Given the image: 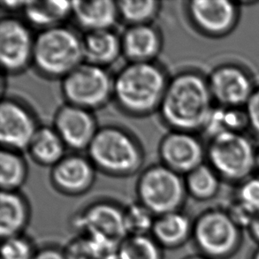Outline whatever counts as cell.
<instances>
[{"label": "cell", "instance_id": "7c38bea8", "mask_svg": "<svg viewBox=\"0 0 259 259\" xmlns=\"http://www.w3.org/2000/svg\"><path fill=\"white\" fill-rule=\"evenodd\" d=\"M158 154L161 164L179 175H186L203 164L206 151L191 132L171 130L160 142Z\"/></svg>", "mask_w": 259, "mask_h": 259}, {"label": "cell", "instance_id": "d4e9b609", "mask_svg": "<svg viewBox=\"0 0 259 259\" xmlns=\"http://www.w3.org/2000/svg\"><path fill=\"white\" fill-rule=\"evenodd\" d=\"M246 126H249V121L245 111L220 106L212 108L203 130L212 138L221 134L241 133Z\"/></svg>", "mask_w": 259, "mask_h": 259}, {"label": "cell", "instance_id": "4fadbf2b", "mask_svg": "<svg viewBox=\"0 0 259 259\" xmlns=\"http://www.w3.org/2000/svg\"><path fill=\"white\" fill-rule=\"evenodd\" d=\"M53 126L67 149L75 152L87 151L99 128L93 112L67 103L58 109Z\"/></svg>", "mask_w": 259, "mask_h": 259}, {"label": "cell", "instance_id": "8992f818", "mask_svg": "<svg viewBox=\"0 0 259 259\" xmlns=\"http://www.w3.org/2000/svg\"><path fill=\"white\" fill-rule=\"evenodd\" d=\"M256 150L242 133H224L210 138L206 157L221 178L244 182L256 170Z\"/></svg>", "mask_w": 259, "mask_h": 259}, {"label": "cell", "instance_id": "603a6c76", "mask_svg": "<svg viewBox=\"0 0 259 259\" xmlns=\"http://www.w3.org/2000/svg\"><path fill=\"white\" fill-rule=\"evenodd\" d=\"M67 149L53 126H41L32 138L27 151L36 164L53 167L66 156Z\"/></svg>", "mask_w": 259, "mask_h": 259}, {"label": "cell", "instance_id": "cb8c5ba5", "mask_svg": "<svg viewBox=\"0 0 259 259\" xmlns=\"http://www.w3.org/2000/svg\"><path fill=\"white\" fill-rule=\"evenodd\" d=\"M28 177V166L20 151L1 149L0 186L1 191H19Z\"/></svg>", "mask_w": 259, "mask_h": 259}, {"label": "cell", "instance_id": "6da1fadb", "mask_svg": "<svg viewBox=\"0 0 259 259\" xmlns=\"http://www.w3.org/2000/svg\"><path fill=\"white\" fill-rule=\"evenodd\" d=\"M212 101L207 79L196 71H181L169 79L158 112L171 130L193 133L203 130Z\"/></svg>", "mask_w": 259, "mask_h": 259}, {"label": "cell", "instance_id": "8d00e7d4", "mask_svg": "<svg viewBox=\"0 0 259 259\" xmlns=\"http://www.w3.org/2000/svg\"><path fill=\"white\" fill-rule=\"evenodd\" d=\"M256 170H257V172H259V149L256 151Z\"/></svg>", "mask_w": 259, "mask_h": 259}, {"label": "cell", "instance_id": "4dcf8cb0", "mask_svg": "<svg viewBox=\"0 0 259 259\" xmlns=\"http://www.w3.org/2000/svg\"><path fill=\"white\" fill-rule=\"evenodd\" d=\"M253 215L259 213V177L247 179L238 190V202Z\"/></svg>", "mask_w": 259, "mask_h": 259}, {"label": "cell", "instance_id": "d590c367", "mask_svg": "<svg viewBox=\"0 0 259 259\" xmlns=\"http://www.w3.org/2000/svg\"><path fill=\"white\" fill-rule=\"evenodd\" d=\"M183 259H211L210 257H208V256H204V255H202V254H197V255H191V256H187L185 258Z\"/></svg>", "mask_w": 259, "mask_h": 259}, {"label": "cell", "instance_id": "7a4b0ae2", "mask_svg": "<svg viewBox=\"0 0 259 259\" xmlns=\"http://www.w3.org/2000/svg\"><path fill=\"white\" fill-rule=\"evenodd\" d=\"M169 79L155 61L128 62L113 76L112 99L127 115H150L158 112Z\"/></svg>", "mask_w": 259, "mask_h": 259}, {"label": "cell", "instance_id": "3957f363", "mask_svg": "<svg viewBox=\"0 0 259 259\" xmlns=\"http://www.w3.org/2000/svg\"><path fill=\"white\" fill-rule=\"evenodd\" d=\"M87 154L97 170L113 177L137 174L144 160L140 142L128 130L117 125L100 126Z\"/></svg>", "mask_w": 259, "mask_h": 259}, {"label": "cell", "instance_id": "74e56055", "mask_svg": "<svg viewBox=\"0 0 259 259\" xmlns=\"http://www.w3.org/2000/svg\"><path fill=\"white\" fill-rule=\"evenodd\" d=\"M251 259H259V248L253 254L252 258Z\"/></svg>", "mask_w": 259, "mask_h": 259}, {"label": "cell", "instance_id": "f546056e", "mask_svg": "<svg viewBox=\"0 0 259 259\" xmlns=\"http://www.w3.org/2000/svg\"><path fill=\"white\" fill-rule=\"evenodd\" d=\"M1 259H33L37 249L24 235L2 240Z\"/></svg>", "mask_w": 259, "mask_h": 259}, {"label": "cell", "instance_id": "277c9868", "mask_svg": "<svg viewBox=\"0 0 259 259\" xmlns=\"http://www.w3.org/2000/svg\"><path fill=\"white\" fill-rule=\"evenodd\" d=\"M82 62V36L73 28L60 25L35 35L32 64L42 76L62 80Z\"/></svg>", "mask_w": 259, "mask_h": 259}, {"label": "cell", "instance_id": "e575fe53", "mask_svg": "<svg viewBox=\"0 0 259 259\" xmlns=\"http://www.w3.org/2000/svg\"><path fill=\"white\" fill-rule=\"evenodd\" d=\"M25 3H26V1H1L3 7L7 9H12V10L21 9L22 11Z\"/></svg>", "mask_w": 259, "mask_h": 259}, {"label": "cell", "instance_id": "f1b7e54d", "mask_svg": "<svg viewBox=\"0 0 259 259\" xmlns=\"http://www.w3.org/2000/svg\"><path fill=\"white\" fill-rule=\"evenodd\" d=\"M156 216L138 201L124 209V223L127 235H151Z\"/></svg>", "mask_w": 259, "mask_h": 259}, {"label": "cell", "instance_id": "ffe728a7", "mask_svg": "<svg viewBox=\"0 0 259 259\" xmlns=\"http://www.w3.org/2000/svg\"><path fill=\"white\" fill-rule=\"evenodd\" d=\"M82 46L84 61L105 68L122 55L121 36L113 29L85 33Z\"/></svg>", "mask_w": 259, "mask_h": 259}, {"label": "cell", "instance_id": "52a82bcc", "mask_svg": "<svg viewBox=\"0 0 259 259\" xmlns=\"http://www.w3.org/2000/svg\"><path fill=\"white\" fill-rule=\"evenodd\" d=\"M61 92L67 104L93 112L112 99L113 76L84 61L62 79Z\"/></svg>", "mask_w": 259, "mask_h": 259}, {"label": "cell", "instance_id": "9a60e30c", "mask_svg": "<svg viewBox=\"0 0 259 259\" xmlns=\"http://www.w3.org/2000/svg\"><path fill=\"white\" fill-rule=\"evenodd\" d=\"M192 24L203 34L226 35L235 26L238 9L229 0H193L186 7Z\"/></svg>", "mask_w": 259, "mask_h": 259}, {"label": "cell", "instance_id": "ac0fdd59", "mask_svg": "<svg viewBox=\"0 0 259 259\" xmlns=\"http://www.w3.org/2000/svg\"><path fill=\"white\" fill-rule=\"evenodd\" d=\"M71 17L85 33L113 29L119 20L117 1H72Z\"/></svg>", "mask_w": 259, "mask_h": 259}, {"label": "cell", "instance_id": "836d02e7", "mask_svg": "<svg viewBox=\"0 0 259 259\" xmlns=\"http://www.w3.org/2000/svg\"><path fill=\"white\" fill-rule=\"evenodd\" d=\"M248 228L254 240L259 243V213L254 216Z\"/></svg>", "mask_w": 259, "mask_h": 259}, {"label": "cell", "instance_id": "4316f807", "mask_svg": "<svg viewBox=\"0 0 259 259\" xmlns=\"http://www.w3.org/2000/svg\"><path fill=\"white\" fill-rule=\"evenodd\" d=\"M119 20L128 26L151 24L158 15L161 3L157 0L117 1Z\"/></svg>", "mask_w": 259, "mask_h": 259}, {"label": "cell", "instance_id": "d6986e66", "mask_svg": "<svg viewBox=\"0 0 259 259\" xmlns=\"http://www.w3.org/2000/svg\"><path fill=\"white\" fill-rule=\"evenodd\" d=\"M194 221L182 210L156 217L151 235L163 249H178L192 239Z\"/></svg>", "mask_w": 259, "mask_h": 259}, {"label": "cell", "instance_id": "7402d4cb", "mask_svg": "<svg viewBox=\"0 0 259 259\" xmlns=\"http://www.w3.org/2000/svg\"><path fill=\"white\" fill-rule=\"evenodd\" d=\"M22 13L27 24L41 31L63 25L72 15V1H26Z\"/></svg>", "mask_w": 259, "mask_h": 259}, {"label": "cell", "instance_id": "30bf717a", "mask_svg": "<svg viewBox=\"0 0 259 259\" xmlns=\"http://www.w3.org/2000/svg\"><path fill=\"white\" fill-rule=\"evenodd\" d=\"M35 36L29 26L18 18L5 17L0 22V63L9 74H20L32 64Z\"/></svg>", "mask_w": 259, "mask_h": 259}, {"label": "cell", "instance_id": "9c48e42d", "mask_svg": "<svg viewBox=\"0 0 259 259\" xmlns=\"http://www.w3.org/2000/svg\"><path fill=\"white\" fill-rule=\"evenodd\" d=\"M74 220V228L80 235L119 244L126 235L124 223V209L119 204L100 200L89 204L78 212Z\"/></svg>", "mask_w": 259, "mask_h": 259}, {"label": "cell", "instance_id": "44dd1931", "mask_svg": "<svg viewBox=\"0 0 259 259\" xmlns=\"http://www.w3.org/2000/svg\"><path fill=\"white\" fill-rule=\"evenodd\" d=\"M30 221L28 200L19 191H1L0 235L2 240L23 235Z\"/></svg>", "mask_w": 259, "mask_h": 259}, {"label": "cell", "instance_id": "e0dca14e", "mask_svg": "<svg viewBox=\"0 0 259 259\" xmlns=\"http://www.w3.org/2000/svg\"><path fill=\"white\" fill-rule=\"evenodd\" d=\"M120 36L122 55L128 62H153L161 52L162 35L152 23L128 26Z\"/></svg>", "mask_w": 259, "mask_h": 259}, {"label": "cell", "instance_id": "5bb4252c", "mask_svg": "<svg viewBox=\"0 0 259 259\" xmlns=\"http://www.w3.org/2000/svg\"><path fill=\"white\" fill-rule=\"evenodd\" d=\"M207 80L214 101L224 107L240 108L246 105L255 91L249 74L235 65L217 67Z\"/></svg>", "mask_w": 259, "mask_h": 259}, {"label": "cell", "instance_id": "d6a6232c", "mask_svg": "<svg viewBox=\"0 0 259 259\" xmlns=\"http://www.w3.org/2000/svg\"><path fill=\"white\" fill-rule=\"evenodd\" d=\"M33 259H67L64 254L63 249L56 247H45L37 249Z\"/></svg>", "mask_w": 259, "mask_h": 259}, {"label": "cell", "instance_id": "ba28073f", "mask_svg": "<svg viewBox=\"0 0 259 259\" xmlns=\"http://www.w3.org/2000/svg\"><path fill=\"white\" fill-rule=\"evenodd\" d=\"M192 239L202 255L211 259H224L238 248L241 232L228 212L206 210L194 221Z\"/></svg>", "mask_w": 259, "mask_h": 259}, {"label": "cell", "instance_id": "2e32d148", "mask_svg": "<svg viewBox=\"0 0 259 259\" xmlns=\"http://www.w3.org/2000/svg\"><path fill=\"white\" fill-rule=\"evenodd\" d=\"M96 170L88 157L73 153L66 155L52 167L50 179L58 192L65 196H81L94 184Z\"/></svg>", "mask_w": 259, "mask_h": 259}, {"label": "cell", "instance_id": "484cf974", "mask_svg": "<svg viewBox=\"0 0 259 259\" xmlns=\"http://www.w3.org/2000/svg\"><path fill=\"white\" fill-rule=\"evenodd\" d=\"M220 178L210 165L202 164L186 175L187 193L199 201L211 199L220 189Z\"/></svg>", "mask_w": 259, "mask_h": 259}, {"label": "cell", "instance_id": "8fae6325", "mask_svg": "<svg viewBox=\"0 0 259 259\" xmlns=\"http://www.w3.org/2000/svg\"><path fill=\"white\" fill-rule=\"evenodd\" d=\"M40 126L28 105L14 98H4L0 104V142L4 149L27 151Z\"/></svg>", "mask_w": 259, "mask_h": 259}, {"label": "cell", "instance_id": "5b68a950", "mask_svg": "<svg viewBox=\"0 0 259 259\" xmlns=\"http://www.w3.org/2000/svg\"><path fill=\"white\" fill-rule=\"evenodd\" d=\"M137 195V201L158 217L182 210L188 193L182 175L160 163L142 172Z\"/></svg>", "mask_w": 259, "mask_h": 259}, {"label": "cell", "instance_id": "1f68e13d", "mask_svg": "<svg viewBox=\"0 0 259 259\" xmlns=\"http://www.w3.org/2000/svg\"><path fill=\"white\" fill-rule=\"evenodd\" d=\"M245 106L249 126L259 136V88L254 91Z\"/></svg>", "mask_w": 259, "mask_h": 259}, {"label": "cell", "instance_id": "83f0119b", "mask_svg": "<svg viewBox=\"0 0 259 259\" xmlns=\"http://www.w3.org/2000/svg\"><path fill=\"white\" fill-rule=\"evenodd\" d=\"M163 249L151 235H127L119 243L118 259H163Z\"/></svg>", "mask_w": 259, "mask_h": 259}]
</instances>
